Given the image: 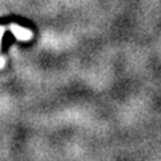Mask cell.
Listing matches in <instances>:
<instances>
[{"label": "cell", "instance_id": "6da1fadb", "mask_svg": "<svg viewBox=\"0 0 161 161\" xmlns=\"http://www.w3.org/2000/svg\"><path fill=\"white\" fill-rule=\"evenodd\" d=\"M8 30H9V31H11L19 40H30V39H32V36H34V34L30 31L28 28L20 27V26H18V24H9Z\"/></svg>", "mask_w": 161, "mask_h": 161}, {"label": "cell", "instance_id": "7a4b0ae2", "mask_svg": "<svg viewBox=\"0 0 161 161\" xmlns=\"http://www.w3.org/2000/svg\"><path fill=\"white\" fill-rule=\"evenodd\" d=\"M4 31H6V28L0 26V47H2V38H3V35H4Z\"/></svg>", "mask_w": 161, "mask_h": 161}, {"label": "cell", "instance_id": "3957f363", "mask_svg": "<svg viewBox=\"0 0 161 161\" xmlns=\"http://www.w3.org/2000/svg\"><path fill=\"white\" fill-rule=\"evenodd\" d=\"M3 67H4V59L0 58V69H3Z\"/></svg>", "mask_w": 161, "mask_h": 161}]
</instances>
